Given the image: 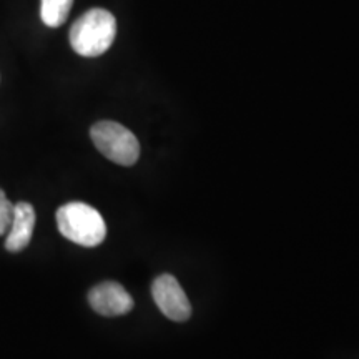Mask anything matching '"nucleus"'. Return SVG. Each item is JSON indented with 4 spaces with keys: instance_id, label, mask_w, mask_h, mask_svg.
<instances>
[{
    "instance_id": "obj_1",
    "label": "nucleus",
    "mask_w": 359,
    "mask_h": 359,
    "mask_svg": "<svg viewBox=\"0 0 359 359\" xmlns=\"http://www.w3.org/2000/svg\"><path fill=\"white\" fill-rule=\"evenodd\" d=\"M116 20L105 8H90L74 22L70 45L82 57H100L114 43Z\"/></svg>"
},
{
    "instance_id": "obj_2",
    "label": "nucleus",
    "mask_w": 359,
    "mask_h": 359,
    "mask_svg": "<svg viewBox=\"0 0 359 359\" xmlns=\"http://www.w3.org/2000/svg\"><path fill=\"white\" fill-rule=\"evenodd\" d=\"M57 226L67 240L87 248L98 246L107 236V224L102 215L82 201L60 206L57 210Z\"/></svg>"
},
{
    "instance_id": "obj_3",
    "label": "nucleus",
    "mask_w": 359,
    "mask_h": 359,
    "mask_svg": "<svg viewBox=\"0 0 359 359\" xmlns=\"http://www.w3.org/2000/svg\"><path fill=\"white\" fill-rule=\"evenodd\" d=\"M90 137L97 150L116 165L132 167L140 156V143L137 137L127 127L111 120L97 122L90 128Z\"/></svg>"
},
{
    "instance_id": "obj_4",
    "label": "nucleus",
    "mask_w": 359,
    "mask_h": 359,
    "mask_svg": "<svg viewBox=\"0 0 359 359\" xmlns=\"http://www.w3.org/2000/svg\"><path fill=\"white\" fill-rule=\"evenodd\" d=\"M151 294L156 306L168 320L187 321L191 316V304L188 302L177 278L172 275H161L151 285Z\"/></svg>"
},
{
    "instance_id": "obj_5",
    "label": "nucleus",
    "mask_w": 359,
    "mask_h": 359,
    "mask_svg": "<svg viewBox=\"0 0 359 359\" xmlns=\"http://www.w3.org/2000/svg\"><path fill=\"white\" fill-rule=\"evenodd\" d=\"M92 309L102 316H122L133 309V298L120 283L103 281L88 293Z\"/></svg>"
},
{
    "instance_id": "obj_6",
    "label": "nucleus",
    "mask_w": 359,
    "mask_h": 359,
    "mask_svg": "<svg viewBox=\"0 0 359 359\" xmlns=\"http://www.w3.org/2000/svg\"><path fill=\"white\" fill-rule=\"evenodd\" d=\"M35 228V210L27 201L13 205V219L7 231L6 248L11 253H19L29 246Z\"/></svg>"
},
{
    "instance_id": "obj_7",
    "label": "nucleus",
    "mask_w": 359,
    "mask_h": 359,
    "mask_svg": "<svg viewBox=\"0 0 359 359\" xmlns=\"http://www.w3.org/2000/svg\"><path fill=\"white\" fill-rule=\"evenodd\" d=\"M72 6H74V0H42V4H40L42 22L52 29L64 25L69 19Z\"/></svg>"
},
{
    "instance_id": "obj_8",
    "label": "nucleus",
    "mask_w": 359,
    "mask_h": 359,
    "mask_svg": "<svg viewBox=\"0 0 359 359\" xmlns=\"http://www.w3.org/2000/svg\"><path fill=\"white\" fill-rule=\"evenodd\" d=\"M13 219V203L7 200L6 193L0 188V236L6 235Z\"/></svg>"
}]
</instances>
